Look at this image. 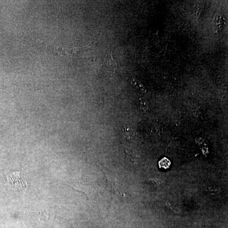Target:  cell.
<instances>
[{
  "label": "cell",
  "mask_w": 228,
  "mask_h": 228,
  "mask_svg": "<svg viewBox=\"0 0 228 228\" xmlns=\"http://www.w3.org/2000/svg\"><path fill=\"white\" fill-rule=\"evenodd\" d=\"M134 131L132 129L123 127L122 129V135L127 139L132 138L134 136Z\"/></svg>",
  "instance_id": "obj_3"
},
{
  "label": "cell",
  "mask_w": 228,
  "mask_h": 228,
  "mask_svg": "<svg viewBox=\"0 0 228 228\" xmlns=\"http://www.w3.org/2000/svg\"><path fill=\"white\" fill-rule=\"evenodd\" d=\"M140 107L141 108L142 110H147V103H145V102H143L142 101L140 103Z\"/></svg>",
  "instance_id": "obj_5"
},
{
  "label": "cell",
  "mask_w": 228,
  "mask_h": 228,
  "mask_svg": "<svg viewBox=\"0 0 228 228\" xmlns=\"http://www.w3.org/2000/svg\"><path fill=\"white\" fill-rule=\"evenodd\" d=\"M101 66L103 69H107L108 71L114 72V70L116 68L117 64L113 59L112 52L106 55Z\"/></svg>",
  "instance_id": "obj_2"
},
{
  "label": "cell",
  "mask_w": 228,
  "mask_h": 228,
  "mask_svg": "<svg viewBox=\"0 0 228 228\" xmlns=\"http://www.w3.org/2000/svg\"><path fill=\"white\" fill-rule=\"evenodd\" d=\"M8 184L17 191H21L26 186L24 176L18 172L11 173L6 177Z\"/></svg>",
  "instance_id": "obj_1"
},
{
  "label": "cell",
  "mask_w": 228,
  "mask_h": 228,
  "mask_svg": "<svg viewBox=\"0 0 228 228\" xmlns=\"http://www.w3.org/2000/svg\"><path fill=\"white\" fill-rule=\"evenodd\" d=\"M158 165H159L160 168L166 169L169 168L170 167L171 162L166 157H164L160 161Z\"/></svg>",
  "instance_id": "obj_4"
}]
</instances>
